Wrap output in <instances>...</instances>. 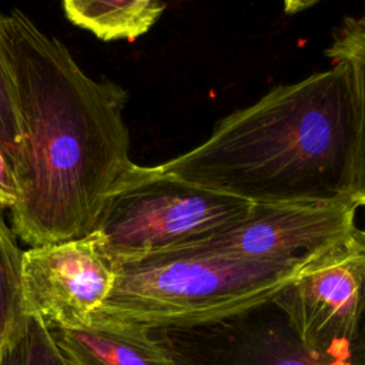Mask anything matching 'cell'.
Wrapping results in <instances>:
<instances>
[{
	"mask_svg": "<svg viewBox=\"0 0 365 365\" xmlns=\"http://www.w3.org/2000/svg\"><path fill=\"white\" fill-rule=\"evenodd\" d=\"M20 144L17 91L0 21V150L13 164Z\"/></svg>",
	"mask_w": 365,
	"mask_h": 365,
	"instance_id": "obj_14",
	"label": "cell"
},
{
	"mask_svg": "<svg viewBox=\"0 0 365 365\" xmlns=\"http://www.w3.org/2000/svg\"><path fill=\"white\" fill-rule=\"evenodd\" d=\"M66 19L104 41H133L161 17L165 3L157 0H66Z\"/></svg>",
	"mask_w": 365,
	"mask_h": 365,
	"instance_id": "obj_10",
	"label": "cell"
},
{
	"mask_svg": "<svg viewBox=\"0 0 365 365\" xmlns=\"http://www.w3.org/2000/svg\"><path fill=\"white\" fill-rule=\"evenodd\" d=\"M151 331L175 365H365V341L339 352L307 348L272 299L222 319Z\"/></svg>",
	"mask_w": 365,
	"mask_h": 365,
	"instance_id": "obj_6",
	"label": "cell"
},
{
	"mask_svg": "<svg viewBox=\"0 0 365 365\" xmlns=\"http://www.w3.org/2000/svg\"><path fill=\"white\" fill-rule=\"evenodd\" d=\"M51 332L68 365H175L153 331L140 324L96 317L84 327Z\"/></svg>",
	"mask_w": 365,
	"mask_h": 365,
	"instance_id": "obj_9",
	"label": "cell"
},
{
	"mask_svg": "<svg viewBox=\"0 0 365 365\" xmlns=\"http://www.w3.org/2000/svg\"><path fill=\"white\" fill-rule=\"evenodd\" d=\"M0 365H68L51 329L37 315H27L17 334L0 348Z\"/></svg>",
	"mask_w": 365,
	"mask_h": 365,
	"instance_id": "obj_13",
	"label": "cell"
},
{
	"mask_svg": "<svg viewBox=\"0 0 365 365\" xmlns=\"http://www.w3.org/2000/svg\"><path fill=\"white\" fill-rule=\"evenodd\" d=\"M354 154L352 73L341 58L232 111L201 144L160 165L251 204H331L354 201Z\"/></svg>",
	"mask_w": 365,
	"mask_h": 365,
	"instance_id": "obj_2",
	"label": "cell"
},
{
	"mask_svg": "<svg viewBox=\"0 0 365 365\" xmlns=\"http://www.w3.org/2000/svg\"><path fill=\"white\" fill-rule=\"evenodd\" d=\"M358 204H252L227 228L167 252L252 261L304 258L355 227ZM165 252V251H164Z\"/></svg>",
	"mask_w": 365,
	"mask_h": 365,
	"instance_id": "obj_8",
	"label": "cell"
},
{
	"mask_svg": "<svg viewBox=\"0 0 365 365\" xmlns=\"http://www.w3.org/2000/svg\"><path fill=\"white\" fill-rule=\"evenodd\" d=\"M338 34L351 37V38H358V40H365V14L359 17H349L344 21V24L336 30Z\"/></svg>",
	"mask_w": 365,
	"mask_h": 365,
	"instance_id": "obj_16",
	"label": "cell"
},
{
	"mask_svg": "<svg viewBox=\"0 0 365 365\" xmlns=\"http://www.w3.org/2000/svg\"><path fill=\"white\" fill-rule=\"evenodd\" d=\"M0 21L20 118L11 230L31 247L81 238L135 164L123 117L128 94L86 74L68 48L23 11L0 14Z\"/></svg>",
	"mask_w": 365,
	"mask_h": 365,
	"instance_id": "obj_1",
	"label": "cell"
},
{
	"mask_svg": "<svg viewBox=\"0 0 365 365\" xmlns=\"http://www.w3.org/2000/svg\"><path fill=\"white\" fill-rule=\"evenodd\" d=\"M304 259L252 261L167 251L117 259L111 291L93 318L150 329L222 319L271 301Z\"/></svg>",
	"mask_w": 365,
	"mask_h": 365,
	"instance_id": "obj_3",
	"label": "cell"
},
{
	"mask_svg": "<svg viewBox=\"0 0 365 365\" xmlns=\"http://www.w3.org/2000/svg\"><path fill=\"white\" fill-rule=\"evenodd\" d=\"M115 261L97 231L23 252L24 299L29 315L50 329L87 325L108 297Z\"/></svg>",
	"mask_w": 365,
	"mask_h": 365,
	"instance_id": "obj_7",
	"label": "cell"
},
{
	"mask_svg": "<svg viewBox=\"0 0 365 365\" xmlns=\"http://www.w3.org/2000/svg\"><path fill=\"white\" fill-rule=\"evenodd\" d=\"M252 204L167 173L134 164L107 195L93 231L117 259L201 241L244 218Z\"/></svg>",
	"mask_w": 365,
	"mask_h": 365,
	"instance_id": "obj_4",
	"label": "cell"
},
{
	"mask_svg": "<svg viewBox=\"0 0 365 365\" xmlns=\"http://www.w3.org/2000/svg\"><path fill=\"white\" fill-rule=\"evenodd\" d=\"M272 301L312 351H348L365 341V230L355 225L307 255Z\"/></svg>",
	"mask_w": 365,
	"mask_h": 365,
	"instance_id": "obj_5",
	"label": "cell"
},
{
	"mask_svg": "<svg viewBox=\"0 0 365 365\" xmlns=\"http://www.w3.org/2000/svg\"><path fill=\"white\" fill-rule=\"evenodd\" d=\"M327 56L335 60H346L354 84L355 97V154L352 200L365 205V40L335 34Z\"/></svg>",
	"mask_w": 365,
	"mask_h": 365,
	"instance_id": "obj_12",
	"label": "cell"
},
{
	"mask_svg": "<svg viewBox=\"0 0 365 365\" xmlns=\"http://www.w3.org/2000/svg\"><path fill=\"white\" fill-rule=\"evenodd\" d=\"M19 201V188L11 163L0 150V211H13Z\"/></svg>",
	"mask_w": 365,
	"mask_h": 365,
	"instance_id": "obj_15",
	"label": "cell"
},
{
	"mask_svg": "<svg viewBox=\"0 0 365 365\" xmlns=\"http://www.w3.org/2000/svg\"><path fill=\"white\" fill-rule=\"evenodd\" d=\"M23 252L0 214V348L21 328L29 312L24 299Z\"/></svg>",
	"mask_w": 365,
	"mask_h": 365,
	"instance_id": "obj_11",
	"label": "cell"
}]
</instances>
